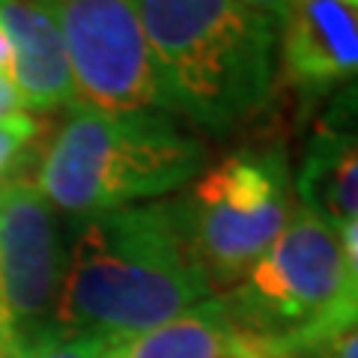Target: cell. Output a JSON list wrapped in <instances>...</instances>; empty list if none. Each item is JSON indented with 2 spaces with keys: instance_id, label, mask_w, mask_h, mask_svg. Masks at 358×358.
I'll return each instance as SVG.
<instances>
[{
  "instance_id": "2e32d148",
  "label": "cell",
  "mask_w": 358,
  "mask_h": 358,
  "mask_svg": "<svg viewBox=\"0 0 358 358\" xmlns=\"http://www.w3.org/2000/svg\"><path fill=\"white\" fill-rule=\"evenodd\" d=\"M15 114H27L24 99H21V93L15 90V84H13V78H9V72H6V69H0V120L15 117Z\"/></svg>"
},
{
  "instance_id": "9a60e30c",
  "label": "cell",
  "mask_w": 358,
  "mask_h": 358,
  "mask_svg": "<svg viewBox=\"0 0 358 358\" xmlns=\"http://www.w3.org/2000/svg\"><path fill=\"white\" fill-rule=\"evenodd\" d=\"M308 358H358V326L341 334V338H334L331 343L322 346V350L310 352Z\"/></svg>"
},
{
  "instance_id": "9c48e42d",
  "label": "cell",
  "mask_w": 358,
  "mask_h": 358,
  "mask_svg": "<svg viewBox=\"0 0 358 358\" xmlns=\"http://www.w3.org/2000/svg\"><path fill=\"white\" fill-rule=\"evenodd\" d=\"M296 200L331 227L358 218V81L329 96L293 173Z\"/></svg>"
},
{
  "instance_id": "4fadbf2b",
  "label": "cell",
  "mask_w": 358,
  "mask_h": 358,
  "mask_svg": "<svg viewBox=\"0 0 358 358\" xmlns=\"http://www.w3.org/2000/svg\"><path fill=\"white\" fill-rule=\"evenodd\" d=\"M108 338L102 334H75L48 329L33 341L21 358H105Z\"/></svg>"
},
{
  "instance_id": "52a82bcc",
  "label": "cell",
  "mask_w": 358,
  "mask_h": 358,
  "mask_svg": "<svg viewBox=\"0 0 358 358\" xmlns=\"http://www.w3.org/2000/svg\"><path fill=\"white\" fill-rule=\"evenodd\" d=\"M63 257L54 206L33 176L0 182V301L21 352L51 329Z\"/></svg>"
},
{
  "instance_id": "e0dca14e",
  "label": "cell",
  "mask_w": 358,
  "mask_h": 358,
  "mask_svg": "<svg viewBox=\"0 0 358 358\" xmlns=\"http://www.w3.org/2000/svg\"><path fill=\"white\" fill-rule=\"evenodd\" d=\"M236 3L254 9L257 15H263V18H268V21H275V24L281 27V21L287 18L289 6H293L296 0H236Z\"/></svg>"
},
{
  "instance_id": "5bb4252c",
  "label": "cell",
  "mask_w": 358,
  "mask_h": 358,
  "mask_svg": "<svg viewBox=\"0 0 358 358\" xmlns=\"http://www.w3.org/2000/svg\"><path fill=\"white\" fill-rule=\"evenodd\" d=\"M39 134L42 122L33 114H15L0 120V182L13 179V171L27 159Z\"/></svg>"
},
{
  "instance_id": "3957f363",
  "label": "cell",
  "mask_w": 358,
  "mask_h": 358,
  "mask_svg": "<svg viewBox=\"0 0 358 358\" xmlns=\"http://www.w3.org/2000/svg\"><path fill=\"white\" fill-rule=\"evenodd\" d=\"M209 164L206 143L164 110L69 108L33 182L75 218L152 203L192 185Z\"/></svg>"
},
{
  "instance_id": "5b68a950",
  "label": "cell",
  "mask_w": 358,
  "mask_h": 358,
  "mask_svg": "<svg viewBox=\"0 0 358 358\" xmlns=\"http://www.w3.org/2000/svg\"><path fill=\"white\" fill-rule=\"evenodd\" d=\"M194 248L212 287L224 293L254 266L296 209L284 143H245L206 164L182 197Z\"/></svg>"
},
{
  "instance_id": "8fae6325",
  "label": "cell",
  "mask_w": 358,
  "mask_h": 358,
  "mask_svg": "<svg viewBox=\"0 0 358 358\" xmlns=\"http://www.w3.org/2000/svg\"><path fill=\"white\" fill-rule=\"evenodd\" d=\"M105 358H284L230 313L221 293L152 329L108 338Z\"/></svg>"
},
{
  "instance_id": "ac0fdd59",
  "label": "cell",
  "mask_w": 358,
  "mask_h": 358,
  "mask_svg": "<svg viewBox=\"0 0 358 358\" xmlns=\"http://www.w3.org/2000/svg\"><path fill=\"white\" fill-rule=\"evenodd\" d=\"M0 350H3V352H13V355H21V350H18V341H15L13 329H9L6 313H3V301H0Z\"/></svg>"
},
{
  "instance_id": "7a4b0ae2",
  "label": "cell",
  "mask_w": 358,
  "mask_h": 358,
  "mask_svg": "<svg viewBox=\"0 0 358 358\" xmlns=\"http://www.w3.org/2000/svg\"><path fill=\"white\" fill-rule=\"evenodd\" d=\"M147 48L171 114L224 134L268 108L278 24L236 0H141Z\"/></svg>"
},
{
  "instance_id": "ba28073f",
  "label": "cell",
  "mask_w": 358,
  "mask_h": 358,
  "mask_svg": "<svg viewBox=\"0 0 358 358\" xmlns=\"http://www.w3.org/2000/svg\"><path fill=\"white\" fill-rule=\"evenodd\" d=\"M278 75L305 102L358 81V0H296L278 27Z\"/></svg>"
},
{
  "instance_id": "277c9868",
  "label": "cell",
  "mask_w": 358,
  "mask_h": 358,
  "mask_svg": "<svg viewBox=\"0 0 358 358\" xmlns=\"http://www.w3.org/2000/svg\"><path fill=\"white\" fill-rule=\"evenodd\" d=\"M343 263L338 230L296 203L287 227L230 289V313L284 358H308L338 338Z\"/></svg>"
},
{
  "instance_id": "30bf717a",
  "label": "cell",
  "mask_w": 358,
  "mask_h": 358,
  "mask_svg": "<svg viewBox=\"0 0 358 358\" xmlns=\"http://www.w3.org/2000/svg\"><path fill=\"white\" fill-rule=\"evenodd\" d=\"M0 30L9 45L6 72L27 114L75 105V84L60 27L45 0H0Z\"/></svg>"
},
{
  "instance_id": "6da1fadb",
  "label": "cell",
  "mask_w": 358,
  "mask_h": 358,
  "mask_svg": "<svg viewBox=\"0 0 358 358\" xmlns=\"http://www.w3.org/2000/svg\"><path fill=\"white\" fill-rule=\"evenodd\" d=\"M215 293L182 197H164L78 218L51 329L120 338L159 326Z\"/></svg>"
},
{
  "instance_id": "8992f818",
  "label": "cell",
  "mask_w": 358,
  "mask_h": 358,
  "mask_svg": "<svg viewBox=\"0 0 358 358\" xmlns=\"http://www.w3.org/2000/svg\"><path fill=\"white\" fill-rule=\"evenodd\" d=\"M69 57L75 105L90 110H167L147 48L141 0H45Z\"/></svg>"
},
{
  "instance_id": "d6986e66",
  "label": "cell",
  "mask_w": 358,
  "mask_h": 358,
  "mask_svg": "<svg viewBox=\"0 0 358 358\" xmlns=\"http://www.w3.org/2000/svg\"><path fill=\"white\" fill-rule=\"evenodd\" d=\"M6 63H9V45H6L3 30H0V69H6Z\"/></svg>"
},
{
  "instance_id": "7c38bea8",
  "label": "cell",
  "mask_w": 358,
  "mask_h": 358,
  "mask_svg": "<svg viewBox=\"0 0 358 358\" xmlns=\"http://www.w3.org/2000/svg\"><path fill=\"white\" fill-rule=\"evenodd\" d=\"M338 245L343 263V289L338 301V338L358 326V218L338 224Z\"/></svg>"
},
{
  "instance_id": "ffe728a7",
  "label": "cell",
  "mask_w": 358,
  "mask_h": 358,
  "mask_svg": "<svg viewBox=\"0 0 358 358\" xmlns=\"http://www.w3.org/2000/svg\"><path fill=\"white\" fill-rule=\"evenodd\" d=\"M0 358H21V355H13V352H3V350H0Z\"/></svg>"
}]
</instances>
